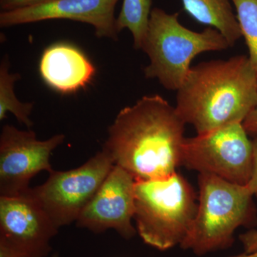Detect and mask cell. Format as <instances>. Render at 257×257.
<instances>
[{
  "mask_svg": "<svg viewBox=\"0 0 257 257\" xmlns=\"http://www.w3.org/2000/svg\"><path fill=\"white\" fill-rule=\"evenodd\" d=\"M39 70L44 82L62 94H71L85 87L96 73L87 56L67 43L47 47L42 53Z\"/></svg>",
  "mask_w": 257,
  "mask_h": 257,
  "instance_id": "7c38bea8",
  "label": "cell"
},
{
  "mask_svg": "<svg viewBox=\"0 0 257 257\" xmlns=\"http://www.w3.org/2000/svg\"><path fill=\"white\" fill-rule=\"evenodd\" d=\"M119 0H51L47 3L0 13V26L10 28L51 20H68L90 25L99 38L118 40L114 12Z\"/></svg>",
  "mask_w": 257,
  "mask_h": 257,
  "instance_id": "8fae6325",
  "label": "cell"
},
{
  "mask_svg": "<svg viewBox=\"0 0 257 257\" xmlns=\"http://www.w3.org/2000/svg\"><path fill=\"white\" fill-rule=\"evenodd\" d=\"M194 189L183 176L135 180V219L140 237L165 251L183 242L197 214Z\"/></svg>",
  "mask_w": 257,
  "mask_h": 257,
  "instance_id": "277c9868",
  "label": "cell"
},
{
  "mask_svg": "<svg viewBox=\"0 0 257 257\" xmlns=\"http://www.w3.org/2000/svg\"><path fill=\"white\" fill-rule=\"evenodd\" d=\"M246 185L257 199V138L252 141V167L251 177Z\"/></svg>",
  "mask_w": 257,
  "mask_h": 257,
  "instance_id": "d6986e66",
  "label": "cell"
},
{
  "mask_svg": "<svg viewBox=\"0 0 257 257\" xmlns=\"http://www.w3.org/2000/svg\"><path fill=\"white\" fill-rule=\"evenodd\" d=\"M230 47L216 29L209 27L202 32L192 31L179 23L178 13L169 14L160 8H153L141 48L150 59L144 73L147 79H156L165 89L177 92L197 55Z\"/></svg>",
  "mask_w": 257,
  "mask_h": 257,
  "instance_id": "3957f363",
  "label": "cell"
},
{
  "mask_svg": "<svg viewBox=\"0 0 257 257\" xmlns=\"http://www.w3.org/2000/svg\"><path fill=\"white\" fill-rule=\"evenodd\" d=\"M135 212V177L114 165L76 223L94 233L114 229L128 239L136 234L133 225Z\"/></svg>",
  "mask_w": 257,
  "mask_h": 257,
  "instance_id": "30bf717a",
  "label": "cell"
},
{
  "mask_svg": "<svg viewBox=\"0 0 257 257\" xmlns=\"http://www.w3.org/2000/svg\"><path fill=\"white\" fill-rule=\"evenodd\" d=\"M245 253L257 252V230H250L239 236Z\"/></svg>",
  "mask_w": 257,
  "mask_h": 257,
  "instance_id": "ac0fdd59",
  "label": "cell"
},
{
  "mask_svg": "<svg viewBox=\"0 0 257 257\" xmlns=\"http://www.w3.org/2000/svg\"><path fill=\"white\" fill-rule=\"evenodd\" d=\"M0 257H28L10 245L0 241Z\"/></svg>",
  "mask_w": 257,
  "mask_h": 257,
  "instance_id": "44dd1931",
  "label": "cell"
},
{
  "mask_svg": "<svg viewBox=\"0 0 257 257\" xmlns=\"http://www.w3.org/2000/svg\"><path fill=\"white\" fill-rule=\"evenodd\" d=\"M175 109L197 135L243 123L257 106V74L247 56L193 66L177 91Z\"/></svg>",
  "mask_w": 257,
  "mask_h": 257,
  "instance_id": "7a4b0ae2",
  "label": "cell"
},
{
  "mask_svg": "<svg viewBox=\"0 0 257 257\" xmlns=\"http://www.w3.org/2000/svg\"><path fill=\"white\" fill-rule=\"evenodd\" d=\"M184 9L196 21L221 32L230 46L241 38V32L230 0H182Z\"/></svg>",
  "mask_w": 257,
  "mask_h": 257,
  "instance_id": "4fadbf2b",
  "label": "cell"
},
{
  "mask_svg": "<svg viewBox=\"0 0 257 257\" xmlns=\"http://www.w3.org/2000/svg\"><path fill=\"white\" fill-rule=\"evenodd\" d=\"M152 0H123L119 16L116 18V28L121 32L124 29L131 32L134 47L141 50L150 23Z\"/></svg>",
  "mask_w": 257,
  "mask_h": 257,
  "instance_id": "9a60e30c",
  "label": "cell"
},
{
  "mask_svg": "<svg viewBox=\"0 0 257 257\" xmlns=\"http://www.w3.org/2000/svg\"><path fill=\"white\" fill-rule=\"evenodd\" d=\"M184 125L165 98L144 96L119 111L102 150L135 180L165 178L181 165Z\"/></svg>",
  "mask_w": 257,
  "mask_h": 257,
  "instance_id": "6da1fadb",
  "label": "cell"
},
{
  "mask_svg": "<svg viewBox=\"0 0 257 257\" xmlns=\"http://www.w3.org/2000/svg\"><path fill=\"white\" fill-rule=\"evenodd\" d=\"M51 257H60V256H59L58 253H54V254L52 255V256Z\"/></svg>",
  "mask_w": 257,
  "mask_h": 257,
  "instance_id": "603a6c76",
  "label": "cell"
},
{
  "mask_svg": "<svg viewBox=\"0 0 257 257\" xmlns=\"http://www.w3.org/2000/svg\"><path fill=\"white\" fill-rule=\"evenodd\" d=\"M51 0H0L1 12L24 9L36 5L43 4Z\"/></svg>",
  "mask_w": 257,
  "mask_h": 257,
  "instance_id": "e0dca14e",
  "label": "cell"
},
{
  "mask_svg": "<svg viewBox=\"0 0 257 257\" xmlns=\"http://www.w3.org/2000/svg\"><path fill=\"white\" fill-rule=\"evenodd\" d=\"M9 57L5 55L0 64V120L6 118L8 112L14 115L18 121L28 128L33 126L30 115L34 109L33 102H22L15 92V84L21 79L19 73L10 71Z\"/></svg>",
  "mask_w": 257,
  "mask_h": 257,
  "instance_id": "5bb4252c",
  "label": "cell"
},
{
  "mask_svg": "<svg viewBox=\"0 0 257 257\" xmlns=\"http://www.w3.org/2000/svg\"><path fill=\"white\" fill-rule=\"evenodd\" d=\"M29 189L20 195L0 196V241L26 256L47 257L59 228Z\"/></svg>",
  "mask_w": 257,
  "mask_h": 257,
  "instance_id": "9c48e42d",
  "label": "cell"
},
{
  "mask_svg": "<svg viewBox=\"0 0 257 257\" xmlns=\"http://www.w3.org/2000/svg\"><path fill=\"white\" fill-rule=\"evenodd\" d=\"M114 166L102 150L77 168L52 171L45 183L29 192L60 229L77 221Z\"/></svg>",
  "mask_w": 257,
  "mask_h": 257,
  "instance_id": "52a82bcc",
  "label": "cell"
},
{
  "mask_svg": "<svg viewBox=\"0 0 257 257\" xmlns=\"http://www.w3.org/2000/svg\"><path fill=\"white\" fill-rule=\"evenodd\" d=\"M65 136L56 135L37 140L32 130H20L6 124L0 135V196L13 197L27 192L37 174L52 172L50 157Z\"/></svg>",
  "mask_w": 257,
  "mask_h": 257,
  "instance_id": "ba28073f",
  "label": "cell"
},
{
  "mask_svg": "<svg viewBox=\"0 0 257 257\" xmlns=\"http://www.w3.org/2000/svg\"><path fill=\"white\" fill-rule=\"evenodd\" d=\"M181 165L199 174H209L246 185L252 167V142L239 122L185 138Z\"/></svg>",
  "mask_w": 257,
  "mask_h": 257,
  "instance_id": "8992f818",
  "label": "cell"
},
{
  "mask_svg": "<svg viewBox=\"0 0 257 257\" xmlns=\"http://www.w3.org/2000/svg\"><path fill=\"white\" fill-rule=\"evenodd\" d=\"M231 257H257V252L247 253H243L241 254L237 255V256H231Z\"/></svg>",
  "mask_w": 257,
  "mask_h": 257,
  "instance_id": "7402d4cb",
  "label": "cell"
},
{
  "mask_svg": "<svg viewBox=\"0 0 257 257\" xmlns=\"http://www.w3.org/2000/svg\"><path fill=\"white\" fill-rule=\"evenodd\" d=\"M242 124L248 135H256L257 136V106L248 115L247 117L243 121Z\"/></svg>",
  "mask_w": 257,
  "mask_h": 257,
  "instance_id": "ffe728a7",
  "label": "cell"
},
{
  "mask_svg": "<svg viewBox=\"0 0 257 257\" xmlns=\"http://www.w3.org/2000/svg\"><path fill=\"white\" fill-rule=\"evenodd\" d=\"M236 13L241 36L248 47V58L257 74V0H231Z\"/></svg>",
  "mask_w": 257,
  "mask_h": 257,
  "instance_id": "2e32d148",
  "label": "cell"
},
{
  "mask_svg": "<svg viewBox=\"0 0 257 257\" xmlns=\"http://www.w3.org/2000/svg\"><path fill=\"white\" fill-rule=\"evenodd\" d=\"M197 214L181 248L197 255L229 247L238 227L254 217L252 193L247 185L232 183L216 176L199 174Z\"/></svg>",
  "mask_w": 257,
  "mask_h": 257,
  "instance_id": "5b68a950",
  "label": "cell"
}]
</instances>
